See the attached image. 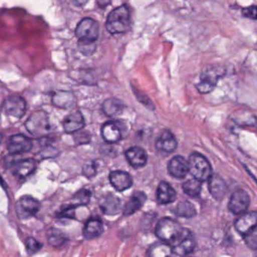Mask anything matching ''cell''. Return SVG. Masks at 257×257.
Masks as SVG:
<instances>
[{"mask_svg":"<svg viewBox=\"0 0 257 257\" xmlns=\"http://www.w3.org/2000/svg\"><path fill=\"white\" fill-rule=\"evenodd\" d=\"M83 172L87 178H91V177L94 176L96 172V164H95L94 162H87V163H85L84 168H83Z\"/></svg>","mask_w":257,"mask_h":257,"instance_id":"cell-36","label":"cell"},{"mask_svg":"<svg viewBox=\"0 0 257 257\" xmlns=\"http://www.w3.org/2000/svg\"><path fill=\"white\" fill-rule=\"evenodd\" d=\"M25 247L29 254L33 255L38 253L42 248V244L34 238L30 237L26 240Z\"/></svg>","mask_w":257,"mask_h":257,"instance_id":"cell-33","label":"cell"},{"mask_svg":"<svg viewBox=\"0 0 257 257\" xmlns=\"http://www.w3.org/2000/svg\"><path fill=\"white\" fill-rule=\"evenodd\" d=\"M177 143L175 136L169 130H164L156 142V148L166 153H172L176 150Z\"/></svg>","mask_w":257,"mask_h":257,"instance_id":"cell-24","label":"cell"},{"mask_svg":"<svg viewBox=\"0 0 257 257\" xmlns=\"http://www.w3.org/2000/svg\"><path fill=\"white\" fill-rule=\"evenodd\" d=\"M110 182L117 191L123 192L133 186V179L127 172L114 171L109 175Z\"/></svg>","mask_w":257,"mask_h":257,"instance_id":"cell-17","label":"cell"},{"mask_svg":"<svg viewBox=\"0 0 257 257\" xmlns=\"http://www.w3.org/2000/svg\"><path fill=\"white\" fill-rule=\"evenodd\" d=\"M235 230L244 235L257 228V211H249L241 214L235 222Z\"/></svg>","mask_w":257,"mask_h":257,"instance_id":"cell-13","label":"cell"},{"mask_svg":"<svg viewBox=\"0 0 257 257\" xmlns=\"http://www.w3.org/2000/svg\"><path fill=\"white\" fill-rule=\"evenodd\" d=\"M99 25L97 21L92 18H84L80 21L75 30L78 41L94 42L99 38Z\"/></svg>","mask_w":257,"mask_h":257,"instance_id":"cell-7","label":"cell"},{"mask_svg":"<svg viewBox=\"0 0 257 257\" xmlns=\"http://www.w3.org/2000/svg\"><path fill=\"white\" fill-rule=\"evenodd\" d=\"M111 1L112 0H96V3L101 9H105L111 4Z\"/></svg>","mask_w":257,"mask_h":257,"instance_id":"cell-38","label":"cell"},{"mask_svg":"<svg viewBox=\"0 0 257 257\" xmlns=\"http://www.w3.org/2000/svg\"><path fill=\"white\" fill-rule=\"evenodd\" d=\"M3 135L0 134V142H1L2 140H3Z\"/></svg>","mask_w":257,"mask_h":257,"instance_id":"cell-40","label":"cell"},{"mask_svg":"<svg viewBox=\"0 0 257 257\" xmlns=\"http://www.w3.org/2000/svg\"><path fill=\"white\" fill-rule=\"evenodd\" d=\"M174 213L180 217L192 218L196 215V210L191 202L183 201L178 204Z\"/></svg>","mask_w":257,"mask_h":257,"instance_id":"cell-28","label":"cell"},{"mask_svg":"<svg viewBox=\"0 0 257 257\" xmlns=\"http://www.w3.org/2000/svg\"><path fill=\"white\" fill-rule=\"evenodd\" d=\"M130 10L126 5H122L108 15L106 29L111 34H122L130 30Z\"/></svg>","mask_w":257,"mask_h":257,"instance_id":"cell-2","label":"cell"},{"mask_svg":"<svg viewBox=\"0 0 257 257\" xmlns=\"http://www.w3.org/2000/svg\"><path fill=\"white\" fill-rule=\"evenodd\" d=\"M63 125L66 133H74L84 127L85 123H84L82 114L80 111H77L66 116V118L63 120Z\"/></svg>","mask_w":257,"mask_h":257,"instance_id":"cell-22","label":"cell"},{"mask_svg":"<svg viewBox=\"0 0 257 257\" xmlns=\"http://www.w3.org/2000/svg\"><path fill=\"white\" fill-rule=\"evenodd\" d=\"M52 102L55 106L60 108H68L75 102V97L69 92L58 91L54 93Z\"/></svg>","mask_w":257,"mask_h":257,"instance_id":"cell-27","label":"cell"},{"mask_svg":"<svg viewBox=\"0 0 257 257\" xmlns=\"http://www.w3.org/2000/svg\"><path fill=\"white\" fill-rule=\"evenodd\" d=\"M174 254L172 246L162 241L151 244L148 250V257H172Z\"/></svg>","mask_w":257,"mask_h":257,"instance_id":"cell-25","label":"cell"},{"mask_svg":"<svg viewBox=\"0 0 257 257\" xmlns=\"http://www.w3.org/2000/svg\"><path fill=\"white\" fill-rule=\"evenodd\" d=\"M90 197H91L90 192L85 189H83L75 193L73 197V203L72 205L75 207L87 205L90 202Z\"/></svg>","mask_w":257,"mask_h":257,"instance_id":"cell-31","label":"cell"},{"mask_svg":"<svg viewBox=\"0 0 257 257\" xmlns=\"http://www.w3.org/2000/svg\"><path fill=\"white\" fill-rule=\"evenodd\" d=\"M40 208L41 204L39 200L27 195L17 201L15 211L20 220H26L36 216Z\"/></svg>","mask_w":257,"mask_h":257,"instance_id":"cell-6","label":"cell"},{"mask_svg":"<svg viewBox=\"0 0 257 257\" xmlns=\"http://www.w3.org/2000/svg\"><path fill=\"white\" fill-rule=\"evenodd\" d=\"M68 241L66 235L62 231L57 229H50L48 232V242L50 245L54 247H60L66 244Z\"/></svg>","mask_w":257,"mask_h":257,"instance_id":"cell-29","label":"cell"},{"mask_svg":"<svg viewBox=\"0 0 257 257\" xmlns=\"http://www.w3.org/2000/svg\"><path fill=\"white\" fill-rule=\"evenodd\" d=\"M182 189L184 193L192 198L197 197L202 191V182L193 178L184 183Z\"/></svg>","mask_w":257,"mask_h":257,"instance_id":"cell-30","label":"cell"},{"mask_svg":"<svg viewBox=\"0 0 257 257\" xmlns=\"http://www.w3.org/2000/svg\"><path fill=\"white\" fill-rule=\"evenodd\" d=\"M244 243L251 250H257V228L244 236Z\"/></svg>","mask_w":257,"mask_h":257,"instance_id":"cell-34","label":"cell"},{"mask_svg":"<svg viewBox=\"0 0 257 257\" xmlns=\"http://www.w3.org/2000/svg\"><path fill=\"white\" fill-rule=\"evenodd\" d=\"M126 160L136 169L143 167L148 161V155L145 150L139 147H133L126 151Z\"/></svg>","mask_w":257,"mask_h":257,"instance_id":"cell-19","label":"cell"},{"mask_svg":"<svg viewBox=\"0 0 257 257\" xmlns=\"http://www.w3.org/2000/svg\"><path fill=\"white\" fill-rule=\"evenodd\" d=\"M147 201V196L143 192L138 191L133 193L127 202L123 207V214L124 216H131L137 212Z\"/></svg>","mask_w":257,"mask_h":257,"instance_id":"cell-21","label":"cell"},{"mask_svg":"<svg viewBox=\"0 0 257 257\" xmlns=\"http://www.w3.org/2000/svg\"><path fill=\"white\" fill-rule=\"evenodd\" d=\"M177 193L169 183L162 181L157 190V202L160 205H168L176 200Z\"/></svg>","mask_w":257,"mask_h":257,"instance_id":"cell-20","label":"cell"},{"mask_svg":"<svg viewBox=\"0 0 257 257\" xmlns=\"http://www.w3.org/2000/svg\"><path fill=\"white\" fill-rule=\"evenodd\" d=\"M196 245L197 241L194 234L186 228L184 235L175 245L172 246V249L175 254L185 256L191 253L196 248Z\"/></svg>","mask_w":257,"mask_h":257,"instance_id":"cell-10","label":"cell"},{"mask_svg":"<svg viewBox=\"0 0 257 257\" xmlns=\"http://www.w3.org/2000/svg\"><path fill=\"white\" fill-rule=\"evenodd\" d=\"M224 74V69L219 66H211L205 68L201 74L199 84L196 85L198 91L202 94L211 93L217 86L219 78Z\"/></svg>","mask_w":257,"mask_h":257,"instance_id":"cell-5","label":"cell"},{"mask_svg":"<svg viewBox=\"0 0 257 257\" xmlns=\"http://www.w3.org/2000/svg\"><path fill=\"white\" fill-rule=\"evenodd\" d=\"M189 172L201 182L208 181L212 175V167L206 157L197 152L192 153L189 157Z\"/></svg>","mask_w":257,"mask_h":257,"instance_id":"cell-3","label":"cell"},{"mask_svg":"<svg viewBox=\"0 0 257 257\" xmlns=\"http://www.w3.org/2000/svg\"><path fill=\"white\" fill-rule=\"evenodd\" d=\"M33 148V142L30 138L21 134L14 135L9 138L7 149L11 154H21L29 152Z\"/></svg>","mask_w":257,"mask_h":257,"instance_id":"cell-12","label":"cell"},{"mask_svg":"<svg viewBox=\"0 0 257 257\" xmlns=\"http://www.w3.org/2000/svg\"><path fill=\"white\" fill-rule=\"evenodd\" d=\"M185 229L174 219L163 217L156 226L155 234L160 241L167 243L172 247L184 235Z\"/></svg>","mask_w":257,"mask_h":257,"instance_id":"cell-1","label":"cell"},{"mask_svg":"<svg viewBox=\"0 0 257 257\" xmlns=\"http://www.w3.org/2000/svg\"><path fill=\"white\" fill-rule=\"evenodd\" d=\"M208 181V190L212 197L217 201L223 200L228 191L224 180L217 174H212Z\"/></svg>","mask_w":257,"mask_h":257,"instance_id":"cell-15","label":"cell"},{"mask_svg":"<svg viewBox=\"0 0 257 257\" xmlns=\"http://www.w3.org/2000/svg\"><path fill=\"white\" fill-rule=\"evenodd\" d=\"M77 207L71 205L69 206L66 207V208H63L59 213V217H66V218H75V209Z\"/></svg>","mask_w":257,"mask_h":257,"instance_id":"cell-37","label":"cell"},{"mask_svg":"<svg viewBox=\"0 0 257 257\" xmlns=\"http://www.w3.org/2000/svg\"><path fill=\"white\" fill-rule=\"evenodd\" d=\"M10 167L14 176L24 179L34 172L36 169V163L33 159H26L11 163Z\"/></svg>","mask_w":257,"mask_h":257,"instance_id":"cell-14","label":"cell"},{"mask_svg":"<svg viewBox=\"0 0 257 257\" xmlns=\"http://www.w3.org/2000/svg\"><path fill=\"white\" fill-rule=\"evenodd\" d=\"M241 15L248 19L257 20V5L244 8L241 11Z\"/></svg>","mask_w":257,"mask_h":257,"instance_id":"cell-35","label":"cell"},{"mask_svg":"<svg viewBox=\"0 0 257 257\" xmlns=\"http://www.w3.org/2000/svg\"><path fill=\"white\" fill-rule=\"evenodd\" d=\"M27 131L36 138L48 136L51 130V125L46 113L42 111H35L25 123Z\"/></svg>","mask_w":257,"mask_h":257,"instance_id":"cell-4","label":"cell"},{"mask_svg":"<svg viewBox=\"0 0 257 257\" xmlns=\"http://www.w3.org/2000/svg\"><path fill=\"white\" fill-rule=\"evenodd\" d=\"M168 171L174 178L182 179L189 173L188 161L181 156H175L168 163Z\"/></svg>","mask_w":257,"mask_h":257,"instance_id":"cell-16","label":"cell"},{"mask_svg":"<svg viewBox=\"0 0 257 257\" xmlns=\"http://www.w3.org/2000/svg\"><path fill=\"white\" fill-rule=\"evenodd\" d=\"M250 198L248 193L242 189L235 190L228 202V209L235 215H241L248 209Z\"/></svg>","mask_w":257,"mask_h":257,"instance_id":"cell-8","label":"cell"},{"mask_svg":"<svg viewBox=\"0 0 257 257\" xmlns=\"http://www.w3.org/2000/svg\"><path fill=\"white\" fill-rule=\"evenodd\" d=\"M124 104L122 101L117 99H108L102 104V111L109 117L119 115L124 109Z\"/></svg>","mask_w":257,"mask_h":257,"instance_id":"cell-26","label":"cell"},{"mask_svg":"<svg viewBox=\"0 0 257 257\" xmlns=\"http://www.w3.org/2000/svg\"><path fill=\"white\" fill-rule=\"evenodd\" d=\"M101 134L105 142L110 144L117 143L123 138L120 126L115 122H107L101 128Z\"/></svg>","mask_w":257,"mask_h":257,"instance_id":"cell-18","label":"cell"},{"mask_svg":"<svg viewBox=\"0 0 257 257\" xmlns=\"http://www.w3.org/2000/svg\"><path fill=\"white\" fill-rule=\"evenodd\" d=\"M99 205L101 211L105 215H117L123 211L121 200L112 193L102 196L99 199Z\"/></svg>","mask_w":257,"mask_h":257,"instance_id":"cell-11","label":"cell"},{"mask_svg":"<svg viewBox=\"0 0 257 257\" xmlns=\"http://www.w3.org/2000/svg\"><path fill=\"white\" fill-rule=\"evenodd\" d=\"M78 48L84 55L90 56L95 52L96 48V42L78 41Z\"/></svg>","mask_w":257,"mask_h":257,"instance_id":"cell-32","label":"cell"},{"mask_svg":"<svg viewBox=\"0 0 257 257\" xmlns=\"http://www.w3.org/2000/svg\"><path fill=\"white\" fill-rule=\"evenodd\" d=\"M69 1H70L74 6L81 7V6H84V5L87 4L89 0H69Z\"/></svg>","mask_w":257,"mask_h":257,"instance_id":"cell-39","label":"cell"},{"mask_svg":"<svg viewBox=\"0 0 257 257\" xmlns=\"http://www.w3.org/2000/svg\"><path fill=\"white\" fill-rule=\"evenodd\" d=\"M3 108L8 116L19 120L25 114L27 102L19 95H11L5 100Z\"/></svg>","mask_w":257,"mask_h":257,"instance_id":"cell-9","label":"cell"},{"mask_svg":"<svg viewBox=\"0 0 257 257\" xmlns=\"http://www.w3.org/2000/svg\"><path fill=\"white\" fill-rule=\"evenodd\" d=\"M104 232V225L99 219L91 218L87 220L83 229V235L87 240L99 238Z\"/></svg>","mask_w":257,"mask_h":257,"instance_id":"cell-23","label":"cell"}]
</instances>
